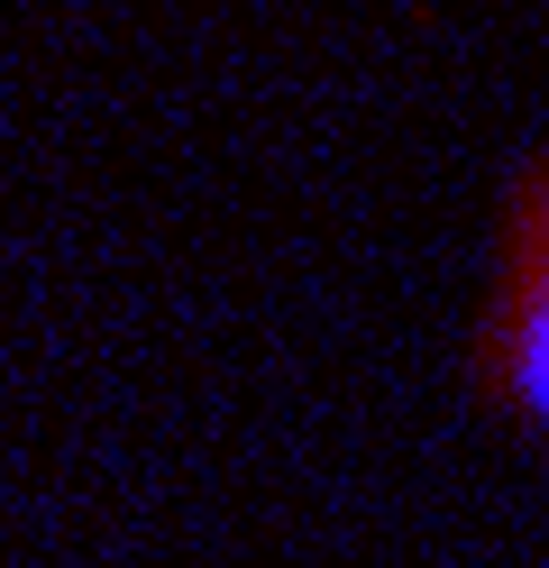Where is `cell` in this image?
I'll use <instances>...</instances> for the list:
<instances>
[{
	"label": "cell",
	"instance_id": "obj_1",
	"mask_svg": "<svg viewBox=\"0 0 549 568\" xmlns=\"http://www.w3.org/2000/svg\"><path fill=\"white\" fill-rule=\"evenodd\" d=\"M467 376L512 432L549 440V148H522L495 221V294L476 322Z\"/></svg>",
	"mask_w": 549,
	"mask_h": 568
}]
</instances>
